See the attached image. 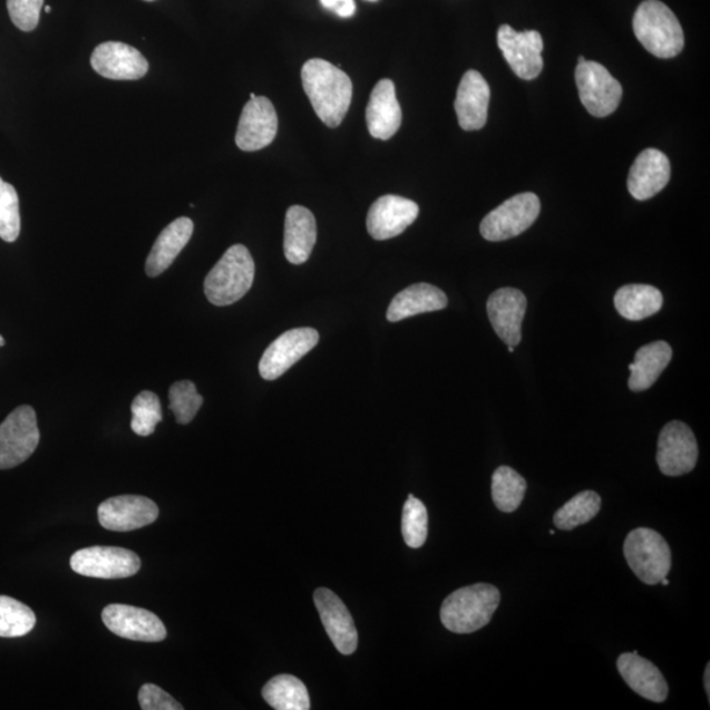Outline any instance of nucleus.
Returning <instances> with one entry per match:
<instances>
[{
	"label": "nucleus",
	"instance_id": "42",
	"mask_svg": "<svg viewBox=\"0 0 710 710\" xmlns=\"http://www.w3.org/2000/svg\"><path fill=\"white\" fill-rule=\"evenodd\" d=\"M6 346V340L3 339L2 334H0V348Z\"/></svg>",
	"mask_w": 710,
	"mask_h": 710
},
{
	"label": "nucleus",
	"instance_id": "38",
	"mask_svg": "<svg viewBox=\"0 0 710 710\" xmlns=\"http://www.w3.org/2000/svg\"><path fill=\"white\" fill-rule=\"evenodd\" d=\"M138 702L144 710H182L183 707L163 688L156 684H144L138 692Z\"/></svg>",
	"mask_w": 710,
	"mask_h": 710
},
{
	"label": "nucleus",
	"instance_id": "47",
	"mask_svg": "<svg viewBox=\"0 0 710 710\" xmlns=\"http://www.w3.org/2000/svg\"><path fill=\"white\" fill-rule=\"evenodd\" d=\"M145 2H155V0H145Z\"/></svg>",
	"mask_w": 710,
	"mask_h": 710
},
{
	"label": "nucleus",
	"instance_id": "16",
	"mask_svg": "<svg viewBox=\"0 0 710 710\" xmlns=\"http://www.w3.org/2000/svg\"><path fill=\"white\" fill-rule=\"evenodd\" d=\"M91 66L101 77L114 80H137L146 76L149 64L128 43L107 41L95 48Z\"/></svg>",
	"mask_w": 710,
	"mask_h": 710
},
{
	"label": "nucleus",
	"instance_id": "13",
	"mask_svg": "<svg viewBox=\"0 0 710 710\" xmlns=\"http://www.w3.org/2000/svg\"><path fill=\"white\" fill-rule=\"evenodd\" d=\"M105 625L114 634L130 641L161 642L167 632L164 622L150 611L124 604H111L101 613Z\"/></svg>",
	"mask_w": 710,
	"mask_h": 710
},
{
	"label": "nucleus",
	"instance_id": "17",
	"mask_svg": "<svg viewBox=\"0 0 710 710\" xmlns=\"http://www.w3.org/2000/svg\"><path fill=\"white\" fill-rule=\"evenodd\" d=\"M313 600L321 622L335 649L343 655L353 654L358 648V632L347 605L328 589L317 590Z\"/></svg>",
	"mask_w": 710,
	"mask_h": 710
},
{
	"label": "nucleus",
	"instance_id": "35",
	"mask_svg": "<svg viewBox=\"0 0 710 710\" xmlns=\"http://www.w3.org/2000/svg\"><path fill=\"white\" fill-rule=\"evenodd\" d=\"M168 400H171L168 408L172 409L175 419L182 426H187L195 419L204 402L192 380H179V382L174 383L168 391Z\"/></svg>",
	"mask_w": 710,
	"mask_h": 710
},
{
	"label": "nucleus",
	"instance_id": "9",
	"mask_svg": "<svg viewBox=\"0 0 710 710\" xmlns=\"http://www.w3.org/2000/svg\"><path fill=\"white\" fill-rule=\"evenodd\" d=\"M70 566L79 575L98 580H124L138 573L142 561L127 548L93 546L72 555Z\"/></svg>",
	"mask_w": 710,
	"mask_h": 710
},
{
	"label": "nucleus",
	"instance_id": "28",
	"mask_svg": "<svg viewBox=\"0 0 710 710\" xmlns=\"http://www.w3.org/2000/svg\"><path fill=\"white\" fill-rule=\"evenodd\" d=\"M663 295L654 285L626 284L614 295V307L622 318L640 321L661 311Z\"/></svg>",
	"mask_w": 710,
	"mask_h": 710
},
{
	"label": "nucleus",
	"instance_id": "19",
	"mask_svg": "<svg viewBox=\"0 0 710 710\" xmlns=\"http://www.w3.org/2000/svg\"><path fill=\"white\" fill-rule=\"evenodd\" d=\"M526 298L522 291L505 288L488 298L487 313L494 331L508 347L522 342V325L526 312Z\"/></svg>",
	"mask_w": 710,
	"mask_h": 710
},
{
	"label": "nucleus",
	"instance_id": "24",
	"mask_svg": "<svg viewBox=\"0 0 710 710\" xmlns=\"http://www.w3.org/2000/svg\"><path fill=\"white\" fill-rule=\"evenodd\" d=\"M318 239L317 218L309 208L292 206L285 214L284 255L292 265H302L311 257Z\"/></svg>",
	"mask_w": 710,
	"mask_h": 710
},
{
	"label": "nucleus",
	"instance_id": "26",
	"mask_svg": "<svg viewBox=\"0 0 710 710\" xmlns=\"http://www.w3.org/2000/svg\"><path fill=\"white\" fill-rule=\"evenodd\" d=\"M448 296L434 284L416 283L399 292L387 311L390 323L416 317V314L445 310Z\"/></svg>",
	"mask_w": 710,
	"mask_h": 710
},
{
	"label": "nucleus",
	"instance_id": "27",
	"mask_svg": "<svg viewBox=\"0 0 710 710\" xmlns=\"http://www.w3.org/2000/svg\"><path fill=\"white\" fill-rule=\"evenodd\" d=\"M671 358L672 349L668 342L656 341L642 347L636 351L634 362L629 366L632 371L629 388L634 392L649 390L668 368Z\"/></svg>",
	"mask_w": 710,
	"mask_h": 710
},
{
	"label": "nucleus",
	"instance_id": "21",
	"mask_svg": "<svg viewBox=\"0 0 710 710\" xmlns=\"http://www.w3.org/2000/svg\"><path fill=\"white\" fill-rule=\"evenodd\" d=\"M489 98H492V91L487 80L479 71L468 70L460 80L456 105H454L460 128L478 130L486 126Z\"/></svg>",
	"mask_w": 710,
	"mask_h": 710
},
{
	"label": "nucleus",
	"instance_id": "2",
	"mask_svg": "<svg viewBox=\"0 0 710 710\" xmlns=\"http://www.w3.org/2000/svg\"><path fill=\"white\" fill-rule=\"evenodd\" d=\"M500 600V591L486 583L454 591L442 603V624L457 634L478 632L493 620Z\"/></svg>",
	"mask_w": 710,
	"mask_h": 710
},
{
	"label": "nucleus",
	"instance_id": "11",
	"mask_svg": "<svg viewBox=\"0 0 710 710\" xmlns=\"http://www.w3.org/2000/svg\"><path fill=\"white\" fill-rule=\"evenodd\" d=\"M319 332L313 328H296L284 332L270 343L260 361V375L265 380H275L302 360L318 346Z\"/></svg>",
	"mask_w": 710,
	"mask_h": 710
},
{
	"label": "nucleus",
	"instance_id": "41",
	"mask_svg": "<svg viewBox=\"0 0 710 710\" xmlns=\"http://www.w3.org/2000/svg\"><path fill=\"white\" fill-rule=\"evenodd\" d=\"M661 583L664 585V587H668V585H670V581L665 580V577H663V580L661 581Z\"/></svg>",
	"mask_w": 710,
	"mask_h": 710
},
{
	"label": "nucleus",
	"instance_id": "12",
	"mask_svg": "<svg viewBox=\"0 0 710 710\" xmlns=\"http://www.w3.org/2000/svg\"><path fill=\"white\" fill-rule=\"evenodd\" d=\"M497 43L515 75L522 79H536L544 69L543 36L537 31L517 32L504 25L497 32Z\"/></svg>",
	"mask_w": 710,
	"mask_h": 710
},
{
	"label": "nucleus",
	"instance_id": "1",
	"mask_svg": "<svg viewBox=\"0 0 710 710\" xmlns=\"http://www.w3.org/2000/svg\"><path fill=\"white\" fill-rule=\"evenodd\" d=\"M302 82L314 113L329 128H337L347 116L353 98V84L339 66L312 58L302 69Z\"/></svg>",
	"mask_w": 710,
	"mask_h": 710
},
{
	"label": "nucleus",
	"instance_id": "29",
	"mask_svg": "<svg viewBox=\"0 0 710 710\" xmlns=\"http://www.w3.org/2000/svg\"><path fill=\"white\" fill-rule=\"evenodd\" d=\"M262 697L276 710H309L310 694L302 680L292 675H278L263 687Z\"/></svg>",
	"mask_w": 710,
	"mask_h": 710
},
{
	"label": "nucleus",
	"instance_id": "20",
	"mask_svg": "<svg viewBox=\"0 0 710 710\" xmlns=\"http://www.w3.org/2000/svg\"><path fill=\"white\" fill-rule=\"evenodd\" d=\"M671 178L668 156L656 149H646L634 161L629 173L628 189L636 201H648L661 193Z\"/></svg>",
	"mask_w": 710,
	"mask_h": 710
},
{
	"label": "nucleus",
	"instance_id": "10",
	"mask_svg": "<svg viewBox=\"0 0 710 710\" xmlns=\"http://www.w3.org/2000/svg\"><path fill=\"white\" fill-rule=\"evenodd\" d=\"M698 458L699 446L692 429L682 421L669 422L658 439L659 470L668 477H682L693 470Z\"/></svg>",
	"mask_w": 710,
	"mask_h": 710
},
{
	"label": "nucleus",
	"instance_id": "5",
	"mask_svg": "<svg viewBox=\"0 0 710 710\" xmlns=\"http://www.w3.org/2000/svg\"><path fill=\"white\" fill-rule=\"evenodd\" d=\"M624 554L629 567L642 583H661L671 571L672 555L668 541L653 529L639 528L629 533Z\"/></svg>",
	"mask_w": 710,
	"mask_h": 710
},
{
	"label": "nucleus",
	"instance_id": "25",
	"mask_svg": "<svg viewBox=\"0 0 710 710\" xmlns=\"http://www.w3.org/2000/svg\"><path fill=\"white\" fill-rule=\"evenodd\" d=\"M194 233L192 218L179 217L168 224L161 232L155 245L146 260L145 272L152 278H156L166 272L173 265L175 259L188 244Z\"/></svg>",
	"mask_w": 710,
	"mask_h": 710
},
{
	"label": "nucleus",
	"instance_id": "39",
	"mask_svg": "<svg viewBox=\"0 0 710 710\" xmlns=\"http://www.w3.org/2000/svg\"><path fill=\"white\" fill-rule=\"evenodd\" d=\"M324 9L339 14L340 18H350L357 11L354 0H320Z\"/></svg>",
	"mask_w": 710,
	"mask_h": 710
},
{
	"label": "nucleus",
	"instance_id": "33",
	"mask_svg": "<svg viewBox=\"0 0 710 710\" xmlns=\"http://www.w3.org/2000/svg\"><path fill=\"white\" fill-rule=\"evenodd\" d=\"M130 428L137 436L148 437L155 434L157 424L163 421V408L155 392L143 391L130 406Z\"/></svg>",
	"mask_w": 710,
	"mask_h": 710
},
{
	"label": "nucleus",
	"instance_id": "31",
	"mask_svg": "<svg viewBox=\"0 0 710 710\" xmlns=\"http://www.w3.org/2000/svg\"><path fill=\"white\" fill-rule=\"evenodd\" d=\"M600 509H602V497L594 492H583L556 512L554 524L561 531H573L594 519Z\"/></svg>",
	"mask_w": 710,
	"mask_h": 710
},
{
	"label": "nucleus",
	"instance_id": "22",
	"mask_svg": "<svg viewBox=\"0 0 710 710\" xmlns=\"http://www.w3.org/2000/svg\"><path fill=\"white\" fill-rule=\"evenodd\" d=\"M401 117L395 84L391 79L379 80L366 108L370 135L378 140H390L401 126Z\"/></svg>",
	"mask_w": 710,
	"mask_h": 710
},
{
	"label": "nucleus",
	"instance_id": "44",
	"mask_svg": "<svg viewBox=\"0 0 710 710\" xmlns=\"http://www.w3.org/2000/svg\"><path fill=\"white\" fill-rule=\"evenodd\" d=\"M508 351H509V353H514L515 348L514 347H508Z\"/></svg>",
	"mask_w": 710,
	"mask_h": 710
},
{
	"label": "nucleus",
	"instance_id": "8",
	"mask_svg": "<svg viewBox=\"0 0 710 710\" xmlns=\"http://www.w3.org/2000/svg\"><path fill=\"white\" fill-rule=\"evenodd\" d=\"M575 78L582 104L591 115L605 117L616 111L622 86L603 65L587 60L580 62Z\"/></svg>",
	"mask_w": 710,
	"mask_h": 710
},
{
	"label": "nucleus",
	"instance_id": "7",
	"mask_svg": "<svg viewBox=\"0 0 710 710\" xmlns=\"http://www.w3.org/2000/svg\"><path fill=\"white\" fill-rule=\"evenodd\" d=\"M539 212L541 202L536 194L524 193L512 196L483 218L482 236L494 243L514 239L531 228Z\"/></svg>",
	"mask_w": 710,
	"mask_h": 710
},
{
	"label": "nucleus",
	"instance_id": "6",
	"mask_svg": "<svg viewBox=\"0 0 710 710\" xmlns=\"http://www.w3.org/2000/svg\"><path fill=\"white\" fill-rule=\"evenodd\" d=\"M40 442L35 409L21 406L0 424V470L17 467L32 456Z\"/></svg>",
	"mask_w": 710,
	"mask_h": 710
},
{
	"label": "nucleus",
	"instance_id": "30",
	"mask_svg": "<svg viewBox=\"0 0 710 710\" xmlns=\"http://www.w3.org/2000/svg\"><path fill=\"white\" fill-rule=\"evenodd\" d=\"M526 489V480L514 468L500 466L493 475V500L496 508L504 514H512L518 509Z\"/></svg>",
	"mask_w": 710,
	"mask_h": 710
},
{
	"label": "nucleus",
	"instance_id": "4",
	"mask_svg": "<svg viewBox=\"0 0 710 710\" xmlns=\"http://www.w3.org/2000/svg\"><path fill=\"white\" fill-rule=\"evenodd\" d=\"M254 274L255 265L251 252L244 245H233L206 276L204 292L214 305L237 303L252 289Z\"/></svg>",
	"mask_w": 710,
	"mask_h": 710
},
{
	"label": "nucleus",
	"instance_id": "3",
	"mask_svg": "<svg viewBox=\"0 0 710 710\" xmlns=\"http://www.w3.org/2000/svg\"><path fill=\"white\" fill-rule=\"evenodd\" d=\"M636 39L651 55L672 58L684 48V32L675 13L659 0H645L633 19Z\"/></svg>",
	"mask_w": 710,
	"mask_h": 710
},
{
	"label": "nucleus",
	"instance_id": "34",
	"mask_svg": "<svg viewBox=\"0 0 710 710\" xmlns=\"http://www.w3.org/2000/svg\"><path fill=\"white\" fill-rule=\"evenodd\" d=\"M401 533L406 544L412 548H419L428 538V510L426 505L414 495L402 508Z\"/></svg>",
	"mask_w": 710,
	"mask_h": 710
},
{
	"label": "nucleus",
	"instance_id": "23",
	"mask_svg": "<svg viewBox=\"0 0 710 710\" xmlns=\"http://www.w3.org/2000/svg\"><path fill=\"white\" fill-rule=\"evenodd\" d=\"M617 669L622 679L632 690L643 699L663 702L669 697V684L661 670L655 664L642 658L639 653L620 655Z\"/></svg>",
	"mask_w": 710,
	"mask_h": 710
},
{
	"label": "nucleus",
	"instance_id": "32",
	"mask_svg": "<svg viewBox=\"0 0 710 710\" xmlns=\"http://www.w3.org/2000/svg\"><path fill=\"white\" fill-rule=\"evenodd\" d=\"M36 625V616L31 607L9 596H0V636L18 639Z\"/></svg>",
	"mask_w": 710,
	"mask_h": 710
},
{
	"label": "nucleus",
	"instance_id": "15",
	"mask_svg": "<svg viewBox=\"0 0 710 710\" xmlns=\"http://www.w3.org/2000/svg\"><path fill=\"white\" fill-rule=\"evenodd\" d=\"M278 132V115L272 100L255 97L247 101L241 114L236 144L241 150L255 152L274 142Z\"/></svg>",
	"mask_w": 710,
	"mask_h": 710
},
{
	"label": "nucleus",
	"instance_id": "37",
	"mask_svg": "<svg viewBox=\"0 0 710 710\" xmlns=\"http://www.w3.org/2000/svg\"><path fill=\"white\" fill-rule=\"evenodd\" d=\"M43 0H7L12 23L21 31L31 32L38 27Z\"/></svg>",
	"mask_w": 710,
	"mask_h": 710
},
{
	"label": "nucleus",
	"instance_id": "45",
	"mask_svg": "<svg viewBox=\"0 0 710 710\" xmlns=\"http://www.w3.org/2000/svg\"><path fill=\"white\" fill-rule=\"evenodd\" d=\"M254 98H255V94H251V99H254Z\"/></svg>",
	"mask_w": 710,
	"mask_h": 710
},
{
	"label": "nucleus",
	"instance_id": "36",
	"mask_svg": "<svg viewBox=\"0 0 710 710\" xmlns=\"http://www.w3.org/2000/svg\"><path fill=\"white\" fill-rule=\"evenodd\" d=\"M20 211L17 189L0 178V239L14 243L20 234Z\"/></svg>",
	"mask_w": 710,
	"mask_h": 710
},
{
	"label": "nucleus",
	"instance_id": "46",
	"mask_svg": "<svg viewBox=\"0 0 710 710\" xmlns=\"http://www.w3.org/2000/svg\"><path fill=\"white\" fill-rule=\"evenodd\" d=\"M368 2H378V0H368Z\"/></svg>",
	"mask_w": 710,
	"mask_h": 710
},
{
	"label": "nucleus",
	"instance_id": "43",
	"mask_svg": "<svg viewBox=\"0 0 710 710\" xmlns=\"http://www.w3.org/2000/svg\"><path fill=\"white\" fill-rule=\"evenodd\" d=\"M46 12H48V13H49V12H52V7H50V6H46Z\"/></svg>",
	"mask_w": 710,
	"mask_h": 710
},
{
	"label": "nucleus",
	"instance_id": "14",
	"mask_svg": "<svg viewBox=\"0 0 710 710\" xmlns=\"http://www.w3.org/2000/svg\"><path fill=\"white\" fill-rule=\"evenodd\" d=\"M159 510L148 497L123 495L111 497L99 505L98 518L105 529L130 532L156 522Z\"/></svg>",
	"mask_w": 710,
	"mask_h": 710
},
{
	"label": "nucleus",
	"instance_id": "18",
	"mask_svg": "<svg viewBox=\"0 0 710 710\" xmlns=\"http://www.w3.org/2000/svg\"><path fill=\"white\" fill-rule=\"evenodd\" d=\"M420 208L414 201L398 195H385L372 204L368 215V231L378 241L398 237L416 222Z\"/></svg>",
	"mask_w": 710,
	"mask_h": 710
},
{
	"label": "nucleus",
	"instance_id": "40",
	"mask_svg": "<svg viewBox=\"0 0 710 710\" xmlns=\"http://www.w3.org/2000/svg\"><path fill=\"white\" fill-rule=\"evenodd\" d=\"M710 664L707 665V670H706V677H704V683H706V691L708 693V699H710Z\"/></svg>",
	"mask_w": 710,
	"mask_h": 710
}]
</instances>
